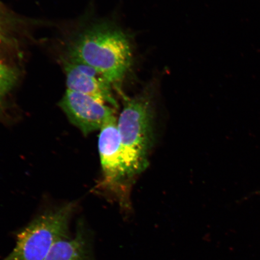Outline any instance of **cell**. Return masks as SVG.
<instances>
[{"mask_svg": "<svg viewBox=\"0 0 260 260\" xmlns=\"http://www.w3.org/2000/svg\"><path fill=\"white\" fill-rule=\"evenodd\" d=\"M16 80L14 70L0 62V100L14 87Z\"/></svg>", "mask_w": 260, "mask_h": 260, "instance_id": "ba28073f", "label": "cell"}, {"mask_svg": "<svg viewBox=\"0 0 260 260\" xmlns=\"http://www.w3.org/2000/svg\"><path fill=\"white\" fill-rule=\"evenodd\" d=\"M150 89L132 98L123 96L118 119L122 153L128 180L147 168L153 141V100Z\"/></svg>", "mask_w": 260, "mask_h": 260, "instance_id": "7a4b0ae2", "label": "cell"}, {"mask_svg": "<svg viewBox=\"0 0 260 260\" xmlns=\"http://www.w3.org/2000/svg\"><path fill=\"white\" fill-rule=\"evenodd\" d=\"M76 209L69 203L39 214L15 233L14 248L3 260H43L57 243L71 237Z\"/></svg>", "mask_w": 260, "mask_h": 260, "instance_id": "3957f363", "label": "cell"}, {"mask_svg": "<svg viewBox=\"0 0 260 260\" xmlns=\"http://www.w3.org/2000/svg\"><path fill=\"white\" fill-rule=\"evenodd\" d=\"M43 260H96L92 232L80 220L74 235L57 243Z\"/></svg>", "mask_w": 260, "mask_h": 260, "instance_id": "52a82bcc", "label": "cell"}, {"mask_svg": "<svg viewBox=\"0 0 260 260\" xmlns=\"http://www.w3.org/2000/svg\"><path fill=\"white\" fill-rule=\"evenodd\" d=\"M70 57L94 68L120 93L133 62L128 38L121 29L109 24L96 25L81 35Z\"/></svg>", "mask_w": 260, "mask_h": 260, "instance_id": "6da1fadb", "label": "cell"}, {"mask_svg": "<svg viewBox=\"0 0 260 260\" xmlns=\"http://www.w3.org/2000/svg\"><path fill=\"white\" fill-rule=\"evenodd\" d=\"M99 151L102 164L104 184L113 190H123L129 180L123 160L118 119L113 115L104 123L99 137Z\"/></svg>", "mask_w": 260, "mask_h": 260, "instance_id": "277c9868", "label": "cell"}, {"mask_svg": "<svg viewBox=\"0 0 260 260\" xmlns=\"http://www.w3.org/2000/svg\"><path fill=\"white\" fill-rule=\"evenodd\" d=\"M60 106L70 122L86 136L100 129L106 120L115 115L113 107L85 94L68 89Z\"/></svg>", "mask_w": 260, "mask_h": 260, "instance_id": "5b68a950", "label": "cell"}, {"mask_svg": "<svg viewBox=\"0 0 260 260\" xmlns=\"http://www.w3.org/2000/svg\"><path fill=\"white\" fill-rule=\"evenodd\" d=\"M65 72L68 90L85 94L113 108L118 107L112 86L94 68L71 58Z\"/></svg>", "mask_w": 260, "mask_h": 260, "instance_id": "8992f818", "label": "cell"}]
</instances>
